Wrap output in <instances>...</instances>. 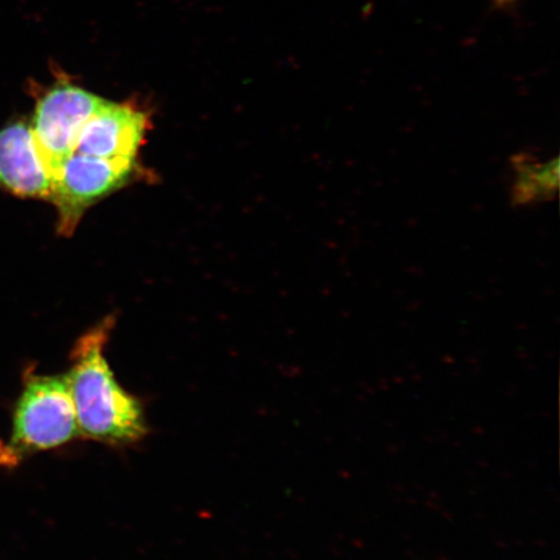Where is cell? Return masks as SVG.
<instances>
[{
	"instance_id": "7",
	"label": "cell",
	"mask_w": 560,
	"mask_h": 560,
	"mask_svg": "<svg viewBox=\"0 0 560 560\" xmlns=\"http://www.w3.org/2000/svg\"><path fill=\"white\" fill-rule=\"evenodd\" d=\"M513 180L510 187L511 206L527 208L555 200L559 190V158L540 160L528 151L510 158Z\"/></svg>"
},
{
	"instance_id": "5",
	"label": "cell",
	"mask_w": 560,
	"mask_h": 560,
	"mask_svg": "<svg viewBox=\"0 0 560 560\" xmlns=\"http://www.w3.org/2000/svg\"><path fill=\"white\" fill-rule=\"evenodd\" d=\"M151 122L136 105L105 102L83 126L74 152L81 155L137 163Z\"/></svg>"
},
{
	"instance_id": "3",
	"label": "cell",
	"mask_w": 560,
	"mask_h": 560,
	"mask_svg": "<svg viewBox=\"0 0 560 560\" xmlns=\"http://www.w3.org/2000/svg\"><path fill=\"white\" fill-rule=\"evenodd\" d=\"M138 163L73 152L54 174L50 202L58 209L59 233L72 235L86 210L139 177Z\"/></svg>"
},
{
	"instance_id": "8",
	"label": "cell",
	"mask_w": 560,
	"mask_h": 560,
	"mask_svg": "<svg viewBox=\"0 0 560 560\" xmlns=\"http://www.w3.org/2000/svg\"><path fill=\"white\" fill-rule=\"evenodd\" d=\"M495 9L508 10L514 7L520 0H492Z\"/></svg>"
},
{
	"instance_id": "2",
	"label": "cell",
	"mask_w": 560,
	"mask_h": 560,
	"mask_svg": "<svg viewBox=\"0 0 560 560\" xmlns=\"http://www.w3.org/2000/svg\"><path fill=\"white\" fill-rule=\"evenodd\" d=\"M80 436L68 374L30 375L13 411L10 443L0 444V465L56 450Z\"/></svg>"
},
{
	"instance_id": "4",
	"label": "cell",
	"mask_w": 560,
	"mask_h": 560,
	"mask_svg": "<svg viewBox=\"0 0 560 560\" xmlns=\"http://www.w3.org/2000/svg\"><path fill=\"white\" fill-rule=\"evenodd\" d=\"M105 102L68 82H58L39 95L31 128L52 177L74 152L83 126Z\"/></svg>"
},
{
	"instance_id": "6",
	"label": "cell",
	"mask_w": 560,
	"mask_h": 560,
	"mask_svg": "<svg viewBox=\"0 0 560 560\" xmlns=\"http://www.w3.org/2000/svg\"><path fill=\"white\" fill-rule=\"evenodd\" d=\"M52 182L31 124L18 121L0 130V191L50 201Z\"/></svg>"
},
{
	"instance_id": "1",
	"label": "cell",
	"mask_w": 560,
	"mask_h": 560,
	"mask_svg": "<svg viewBox=\"0 0 560 560\" xmlns=\"http://www.w3.org/2000/svg\"><path fill=\"white\" fill-rule=\"evenodd\" d=\"M114 317L91 328L75 342L68 371L80 436L112 446L139 443L149 433L143 404L117 382L104 348Z\"/></svg>"
}]
</instances>
